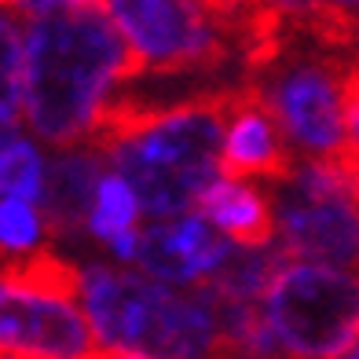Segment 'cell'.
I'll return each mask as SVG.
<instances>
[{"label":"cell","mask_w":359,"mask_h":359,"mask_svg":"<svg viewBox=\"0 0 359 359\" xmlns=\"http://www.w3.org/2000/svg\"><path fill=\"white\" fill-rule=\"evenodd\" d=\"M26 19V74L19 114L52 147L88 143L133 59L103 4H19Z\"/></svg>","instance_id":"obj_1"},{"label":"cell","mask_w":359,"mask_h":359,"mask_svg":"<svg viewBox=\"0 0 359 359\" xmlns=\"http://www.w3.org/2000/svg\"><path fill=\"white\" fill-rule=\"evenodd\" d=\"M77 297L95 348L147 359H213L217 352V297L205 286L176 290L143 271L88 264Z\"/></svg>","instance_id":"obj_2"},{"label":"cell","mask_w":359,"mask_h":359,"mask_svg":"<svg viewBox=\"0 0 359 359\" xmlns=\"http://www.w3.org/2000/svg\"><path fill=\"white\" fill-rule=\"evenodd\" d=\"M220 128L224 95L147 118L88 147L110 154L114 172L133 187L140 213L154 224L194 213L198 198L220 180Z\"/></svg>","instance_id":"obj_3"},{"label":"cell","mask_w":359,"mask_h":359,"mask_svg":"<svg viewBox=\"0 0 359 359\" xmlns=\"http://www.w3.org/2000/svg\"><path fill=\"white\" fill-rule=\"evenodd\" d=\"M271 114L283 143L308 158H345L355 151V74L337 59H293L264 70V85L250 88Z\"/></svg>","instance_id":"obj_4"},{"label":"cell","mask_w":359,"mask_h":359,"mask_svg":"<svg viewBox=\"0 0 359 359\" xmlns=\"http://www.w3.org/2000/svg\"><path fill=\"white\" fill-rule=\"evenodd\" d=\"M355 301L352 271L290 260L257 308L286 359H337L355 345Z\"/></svg>","instance_id":"obj_5"},{"label":"cell","mask_w":359,"mask_h":359,"mask_svg":"<svg viewBox=\"0 0 359 359\" xmlns=\"http://www.w3.org/2000/svg\"><path fill=\"white\" fill-rule=\"evenodd\" d=\"M92 352V330L74 301L37 297L0 283V355L85 359Z\"/></svg>","instance_id":"obj_6"},{"label":"cell","mask_w":359,"mask_h":359,"mask_svg":"<svg viewBox=\"0 0 359 359\" xmlns=\"http://www.w3.org/2000/svg\"><path fill=\"white\" fill-rule=\"evenodd\" d=\"M271 217H279V250L297 264H323L348 271L355 264V198L304 202L286 184L275 194Z\"/></svg>","instance_id":"obj_7"},{"label":"cell","mask_w":359,"mask_h":359,"mask_svg":"<svg viewBox=\"0 0 359 359\" xmlns=\"http://www.w3.org/2000/svg\"><path fill=\"white\" fill-rule=\"evenodd\" d=\"M227 253H231V242H224L198 213H187L176 220H154L140 227L136 260L147 279L191 290L202 286L224 264Z\"/></svg>","instance_id":"obj_8"},{"label":"cell","mask_w":359,"mask_h":359,"mask_svg":"<svg viewBox=\"0 0 359 359\" xmlns=\"http://www.w3.org/2000/svg\"><path fill=\"white\" fill-rule=\"evenodd\" d=\"M290 158L286 143L275 128L271 114L260 107V100L246 92L224 95V128H220V180H246L268 176L286 180Z\"/></svg>","instance_id":"obj_9"},{"label":"cell","mask_w":359,"mask_h":359,"mask_svg":"<svg viewBox=\"0 0 359 359\" xmlns=\"http://www.w3.org/2000/svg\"><path fill=\"white\" fill-rule=\"evenodd\" d=\"M103 172H107V158L88 143L67 147L52 161H44V187H41L37 209L48 231L74 235L88 220L92 194Z\"/></svg>","instance_id":"obj_10"},{"label":"cell","mask_w":359,"mask_h":359,"mask_svg":"<svg viewBox=\"0 0 359 359\" xmlns=\"http://www.w3.org/2000/svg\"><path fill=\"white\" fill-rule=\"evenodd\" d=\"M194 213L231 246L253 250V246H268L275 238L271 202L246 180H217L198 198Z\"/></svg>","instance_id":"obj_11"},{"label":"cell","mask_w":359,"mask_h":359,"mask_svg":"<svg viewBox=\"0 0 359 359\" xmlns=\"http://www.w3.org/2000/svg\"><path fill=\"white\" fill-rule=\"evenodd\" d=\"M290 264V257L268 242V246H231V253L224 257V264L209 275L202 286H209L220 301L231 304H260V297L268 293V286L275 283V275Z\"/></svg>","instance_id":"obj_12"},{"label":"cell","mask_w":359,"mask_h":359,"mask_svg":"<svg viewBox=\"0 0 359 359\" xmlns=\"http://www.w3.org/2000/svg\"><path fill=\"white\" fill-rule=\"evenodd\" d=\"M140 217H143V213H140V202H136L133 187H128L118 172H103L100 184H95V194H92L88 220H85L88 231H92L95 238L110 242L114 235H121V231H128V227H136Z\"/></svg>","instance_id":"obj_13"},{"label":"cell","mask_w":359,"mask_h":359,"mask_svg":"<svg viewBox=\"0 0 359 359\" xmlns=\"http://www.w3.org/2000/svg\"><path fill=\"white\" fill-rule=\"evenodd\" d=\"M26 74V19L19 8L0 4V110L19 114Z\"/></svg>","instance_id":"obj_14"},{"label":"cell","mask_w":359,"mask_h":359,"mask_svg":"<svg viewBox=\"0 0 359 359\" xmlns=\"http://www.w3.org/2000/svg\"><path fill=\"white\" fill-rule=\"evenodd\" d=\"M44 187V154L34 140L19 136L0 154V198H19L37 205Z\"/></svg>","instance_id":"obj_15"},{"label":"cell","mask_w":359,"mask_h":359,"mask_svg":"<svg viewBox=\"0 0 359 359\" xmlns=\"http://www.w3.org/2000/svg\"><path fill=\"white\" fill-rule=\"evenodd\" d=\"M44 235L48 227L37 205L19 198H0V260H19L37 253Z\"/></svg>","instance_id":"obj_16"},{"label":"cell","mask_w":359,"mask_h":359,"mask_svg":"<svg viewBox=\"0 0 359 359\" xmlns=\"http://www.w3.org/2000/svg\"><path fill=\"white\" fill-rule=\"evenodd\" d=\"M107 246H110V253L118 257V260H136V250H140V227H128V231L114 235Z\"/></svg>","instance_id":"obj_17"},{"label":"cell","mask_w":359,"mask_h":359,"mask_svg":"<svg viewBox=\"0 0 359 359\" xmlns=\"http://www.w3.org/2000/svg\"><path fill=\"white\" fill-rule=\"evenodd\" d=\"M19 114H8V110H0V154L8 151V147L19 140Z\"/></svg>","instance_id":"obj_18"},{"label":"cell","mask_w":359,"mask_h":359,"mask_svg":"<svg viewBox=\"0 0 359 359\" xmlns=\"http://www.w3.org/2000/svg\"><path fill=\"white\" fill-rule=\"evenodd\" d=\"M85 359H147V355H136V352H114V348H95L92 355Z\"/></svg>","instance_id":"obj_19"},{"label":"cell","mask_w":359,"mask_h":359,"mask_svg":"<svg viewBox=\"0 0 359 359\" xmlns=\"http://www.w3.org/2000/svg\"><path fill=\"white\" fill-rule=\"evenodd\" d=\"M337 359H359V352H355V345H352V348H348V352H341V355H337Z\"/></svg>","instance_id":"obj_20"},{"label":"cell","mask_w":359,"mask_h":359,"mask_svg":"<svg viewBox=\"0 0 359 359\" xmlns=\"http://www.w3.org/2000/svg\"><path fill=\"white\" fill-rule=\"evenodd\" d=\"M0 359H15V355H0Z\"/></svg>","instance_id":"obj_21"}]
</instances>
